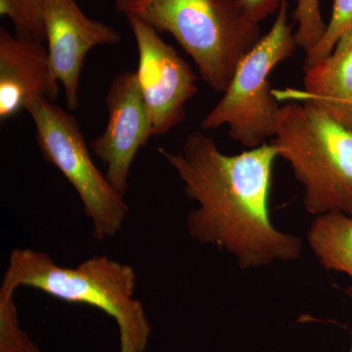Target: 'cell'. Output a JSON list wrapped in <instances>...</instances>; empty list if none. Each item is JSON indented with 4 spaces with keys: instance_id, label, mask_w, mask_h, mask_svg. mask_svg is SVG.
<instances>
[{
    "instance_id": "obj_1",
    "label": "cell",
    "mask_w": 352,
    "mask_h": 352,
    "mask_svg": "<svg viewBox=\"0 0 352 352\" xmlns=\"http://www.w3.org/2000/svg\"><path fill=\"white\" fill-rule=\"evenodd\" d=\"M198 203L187 217L190 236L203 245L232 254L243 270L300 258L302 241L273 226L270 200L273 166L271 143L237 155L222 153L204 131L185 138L182 152L159 148Z\"/></svg>"
},
{
    "instance_id": "obj_2",
    "label": "cell",
    "mask_w": 352,
    "mask_h": 352,
    "mask_svg": "<svg viewBox=\"0 0 352 352\" xmlns=\"http://www.w3.org/2000/svg\"><path fill=\"white\" fill-rule=\"evenodd\" d=\"M19 287L38 289L67 302L100 309L117 322L120 352H144L151 328L142 303L135 298L133 268L107 256L63 267L45 252L16 249L11 252L0 293Z\"/></svg>"
},
{
    "instance_id": "obj_3",
    "label": "cell",
    "mask_w": 352,
    "mask_h": 352,
    "mask_svg": "<svg viewBox=\"0 0 352 352\" xmlns=\"http://www.w3.org/2000/svg\"><path fill=\"white\" fill-rule=\"evenodd\" d=\"M271 144L305 188L303 206L319 217L352 215V129L307 102L282 106Z\"/></svg>"
},
{
    "instance_id": "obj_4",
    "label": "cell",
    "mask_w": 352,
    "mask_h": 352,
    "mask_svg": "<svg viewBox=\"0 0 352 352\" xmlns=\"http://www.w3.org/2000/svg\"><path fill=\"white\" fill-rule=\"evenodd\" d=\"M129 15L170 34L217 94L226 91L241 59L261 38L237 0H141Z\"/></svg>"
},
{
    "instance_id": "obj_5",
    "label": "cell",
    "mask_w": 352,
    "mask_h": 352,
    "mask_svg": "<svg viewBox=\"0 0 352 352\" xmlns=\"http://www.w3.org/2000/svg\"><path fill=\"white\" fill-rule=\"evenodd\" d=\"M296 47L285 0L270 31L241 59L221 99L201 120V131L226 126L230 138L247 149L272 139L281 107L270 76Z\"/></svg>"
},
{
    "instance_id": "obj_6",
    "label": "cell",
    "mask_w": 352,
    "mask_h": 352,
    "mask_svg": "<svg viewBox=\"0 0 352 352\" xmlns=\"http://www.w3.org/2000/svg\"><path fill=\"white\" fill-rule=\"evenodd\" d=\"M36 139L45 161L71 183L94 226V237L104 241L122 230L129 206L95 166L74 116L47 98L30 102Z\"/></svg>"
},
{
    "instance_id": "obj_7",
    "label": "cell",
    "mask_w": 352,
    "mask_h": 352,
    "mask_svg": "<svg viewBox=\"0 0 352 352\" xmlns=\"http://www.w3.org/2000/svg\"><path fill=\"white\" fill-rule=\"evenodd\" d=\"M138 51L136 78L152 122L153 136L164 135L186 118V104L198 92L191 66L136 16H126Z\"/></svg>"
},
{
    "instance_id": "obj_8",
    "label": "cell",
    "mask_w": 352,
    "mask_h": 352,
    "mask_svg": "<svg viewBox=\"0 0 352 352\" xmlns=\"http://www.w3.org/2000/svg\"><path fill=\"white\" fill-rule=\"evenodd\" d=\"M106 106L107 126L92 141L91 149L107 166L109 182L124 196L134 157L153 136L151 117L135 73L124 71L116 76L106 94Z\"/></svg>"
},
{
    "instance_id": "obj_9",
    "label": "cell",
    "mask_w": 352,
    "mask_h": 352,
    "mask_svg": "<svg viewBox=\"0 0 352 352\" xmlns=\"http://www.w3.org/2000/svg\"><path fill=\"white\" fill-rule=\"evenodd\" d=\"M44 22L51 68L63 85L67 108L76 110L88 52L96 46L119 43L120 36L109 25L87 17L76 0H44Z\"/></svg>"
},
{
    "instance_id": "obj_10",
    "label": "cell",
    "mask_w": 352,
    "mask_h": 352,
    "mask_svg": "<svg viewBox=\"0 0 352 352\" xmlns=\"http://www.w3.org/2000/svg\"><path fill=\"white\" fill-rule=\"evenodd\" d=\"M59 94L48 57L39 41L0 30V120L6 122L38 98L54 101Z\"/></svg>"
},
{
    "instance_id": "obj_11",
    "label": "cell",
    "mask_w": 352,
    "mask_h": 352,
    "mask_svg": "<svg viewBox=\"0 0 352 352\" xmlns=\"http://www.w3.org/2000/svg\"><path fill=\"white\" fill-rule=\"evenodd\" d=\"M303 72V89L288 94V98L314 104L352 129V31L339 39L328 56Z\"/></svg>"
},
{
    "instance_id": "obj_12",
    "label": "cell",
    "mask_w": 352,
    "mask_h": 352,
    "mask_svg": "<svg viewBox=\"0 0 352 352\" xmlns=\"http://www.w3.org/2000/svg\"><path fill=\"white\" fill-rule=\"evenodd\" d=\"M307 241L324 268L346 273L352 280V215L331 212L315 217Z\"/></svg>"
},
{
    "instance_id": "obj_13",
    "label": "cell",
    "mask_w": 352,
    "mask_h": 352,
    "mask_svg": "<svg viewBox=\"0 0 352 352\" xmlns=\"http://www.w3.org/2000/svg\"><path fill=\"white\" fill-rule=\"evenodd\" d=\"M0 15L11 20L17 38L46 41L44 0H0Z\"/></svg>"
},
{
    "instance_id": "obj_14",
    "label": "cell",
    "mask_w": 352,
    "mask_h": 352,
    "mask_svg": "<svg viewBox=\"0 0 352 352\" xmlns=\"http://www.w3.org/2000/svg\"><path fill=\"white\" fill-rule=\"evenodd\" d=\"M352 31V0H333L332 14L327 23L325 34L314 50L305 53V66L308 68L328 56L336 43L346 32Z\"/></svg>"
},
{
    "instance_id": "obj_15",
    "label": "cell",
    "mask_w": 352,
    "mask_h": 352,
    "mask_svg": "<svg viewBox=\"0 0 352 352\" xmlns=\"http://www.w3.org/2000/svg\"><path fill=\"white\" fill-rule=\"evenodd\" d=\"M14 296L0 293V352H39L21 330Z\"/></svg>"
},
{
    "instance_id": "obj_16",
    "label": "cell",
    "mask_w": 352,
    "mask_h": 352,
    "mask_svg": "<svg viewBox=\"0 0 352 352\" xmlns=\"http://www.w3.org/2000/svg\"><path fill=\"white\" fill-rule=\"evenodd\" d=\"M295 19L298 22L295 32L298 47L309 52L323 38L327 27L322 17L320 0H298Z\"/></svg>"
},
{
    "instance_id": "obj_17",
    "label": "cell",
    "mask_w": 352,
    "mask_h": 352,
    "mask_svg": "<svg viewBox=\"0 0 352 352\" xmlns=\"http://www.w3.org/2000/svg\"><path fill=\"white\" fill-rule=\"evenodd\" d=\"M245 15L256 23L261 24L263 20L277 13L285 0H237Z\"/></svg>"
},
{
    "instance_id": "obj_18",
    "label": "cell",
    "mask_w": 352,
    "mask_h": 352,
    "mask_svg": "<svg viewBox=\"0 0 352 352\" xmlns=\"http://www.w3.org/2000/svg\"><path fill=\"white\" fill-rule=\"evenodd\" d=\"M141 0H115L116 9L127 15Z\"/></svg>"
},
{
    "instance_id": "obj_19",
    "label": "cell",
    "mask_w": 352,
    "mask_h": 352,
    "mask_svg": "<svg viewBox=\"0 0 352 352\" xmlns=\"http://www.w3.org/2000/svg\"><path fill=\"white\" fill-rule=\"evenodd\" d=\"M346 293L349 294V296H351V298L352 300V286L349 287V289H346ZM352 352V349H351Z\"/></svg>"
}]
</instances>
